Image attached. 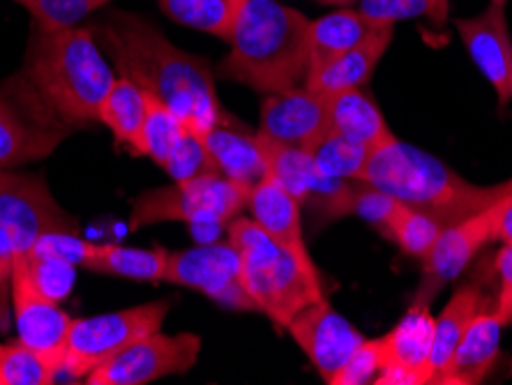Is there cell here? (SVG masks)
Here are the masks:
<instances>
[{
    "mask_svg": "<svg viewBox=\"0 0 512 385\" xmlns=\"http://www.w3.org/2000/svg\"><path fill=\"white\" fill-rule=\"evenodd\" d=\"M448 3L450 0H429V12L427 17L434 21V26L443 28L448 21Z\"/></svg>",
    "mask_w": 512,
    "mask_h": 385,
    "instance_id": "42",
    "label": "cell"
},
{
    "mask_svg": "<svg viewBox=\"0 0 512 385\" xmlns=\"http://www.w3.org/2000/svg\"><path fill=\"white\" fill-rule=\"evenodd\" d=\"M227 233L243 259L247 293L280 330H286L300 309L326 298L310 254H296L275 243L252 217H233Z\"/></svg>",
    "mask_w": 512,
    "mask_h": 385,
    "instance_id": "5",
    "label": "cell"
},
{
    "mask_svg": "<svg viewBox=\"0 0 512 385\" xmlns=\"http://www.w3.org/2000/svg\"><path fill=\"white\" fill-rule=\"evenodd\" d=\"M310 26L303 12L280 0H245L229 40L231 51L217 67V77L266 95L305 86Z\"/></svg>",
    "mask_w": 512,
    "mask_h": 385,
    "instance_id": "3",
    "label": "cell"
},
{
    "mask_svg": "<svg viewBox=\"0 0 512 385\" xmlns=\"http://www.w3.org/2000/svg\"><path fill=\"white\" fill-rule=\"evenodd\" d=\"M459 37L485 79L492 83L501 107L512 100V40L501 5H489L473 19L457 21Z\"/></svg>",
    "mask_w": 512,
    "mask_h": 385,
    "instance_id": "17",
    "label": "cell"
},
{
    "mask_svg": "<svg viewBox=\"0 0 512 385\" xmlns=\"http://www.w3.org/2000/svg\"><path fill=\"white\" fill-rule=\"evenodd\" d=\"M33 17L40 33H58V30L74 28L84 21L90 12L81 0H17Z\"/></svg>",
    "mask_w": 512,
    "mask_h": 385,
    "instance_id": "34",
    "label": "cell"
},
{
    "mask_svg": "<svg viewBox=\"0 0 512 385\" xmlns=\"http://www.w3.org/2000/svg\"><path fill=\"white\" fill-rule=\"evenodd\" d=\"M28 261V270L30 277L40 293L44 296L56 300H65L70 296L74 289V279H77V266L67 263L63 259H54V256H40V254H30L26 256Z\"/></svg>",
    "mask_w": 512,
    "mask_h": 385,
    "instance_id": "35",
    "label": "cell"
},
{
    "mask_svg": "<svg viewBox=\"0 0 512 385\" xmlns=\"http://www.w3.org/2000/svg\"><path fill=\"white\" fill-rule=\"evenodd\" d=\"M167 263L169 252L162 247L139 249L120 245H97L84 268L102 275L137 279V282H164Z\"/></svg>",
    "mask_w": 512,
    "mask_h": 385,
    "instance_id": "25",
    "label": "cell"
},
{
    "mask_svg": "<svg viewBox=\"0 0 512 385\" xmlns=\"http://www.w3.org/2000/svg\"><path fill=\"white\" fill-rule=\"evenodd\" d=\"M201 337L194 332L164 335L162 330L139 339L116 358L86 376L88 385H146L164 376L187 374L197 365Z\"/></svg>",
    "mask_w": 512,
    "mask_h": 385,
    "instance_id": "9",
    "label": "cell"
},
{
    "mask_svg": "<svg viewBox=\"0 0 512 385\" xmlns=\"http://www.w3.org/2000/svg\"><path fill=\"white\" fill-rule=\"evenodd\" d=\"M247 208L252 220L268 233L275 243L291 249L296 254H310L303 240V217H300V201L275 183V180H261L259 185L247 194Z\"/></svg>",
    "mask_w": 512,
    "mask_h": 385,
    "instance_id": "21",
    "label": "cell"
},
{
    "mask_svg": "<svg viewBox=\"0 0 512 385\" xmlns=\"http://www.w3.org/2000/svg\"><path fill=\"white\" fill-rule=\"evenodd\" d=\"M307 153L312 155L316 169H319L323 176L342 180H363L372 148L328 130L310 150H307Z\"/></svg>",
    "mask_w": 512,
    "mask_h": 385,
    "instance_id": "30",
    "label": "cell"
},
{
    "mask_svg": "<svg viewBox=\"0 0 512 385\" xmlns=\"http://www.w3.org/2000/svg\"><path fill=\"white\" fill-rule=\"evenodd\" d=\"M95 35L123 77L176 111L187 130L199 137L208 132L222 107L206 58L178 49L148 21L125 12L111 14Z\"/></svg>",
    "mask_w": 512,
    "mask_h": 385,
    "instance_id": "2",
    "label": "cell"
},
{
    "mask_svg": "<svg viewBox=\"0 0 512 385\" xmlns=\"http://www.w3.org/2000/svg\"><path fill=\"white\" fill-rule=\"evenodd\" d=\"M503 326L494 312H478L459 339L453 358L439 374L441 385H476L485 379L499 358Z\"/></svg>",
    "mask_w": 512,
    "mask_h": 385,
    "instance_id": "19",
    "label": "cell"
},
{
    "mask_svg": "<svg viewBox=\"0 0 512 385\" xmlns=\"http://www.w3.org/2000/svg\"><path fill=\"white\" fill-rule=\"evenodd\" d=\"M162 169L173 180H190L206 176V173H220L208 153L206 143H203V137L194 134L192 130H187L185 137L178 141V146L173 148V153L162 164Z\"/></svg>",
    "mask_w": 512,
    "mask_h": 385,
    "instance_id": "33",
    "label": "cell"
},
{
    "mask_svg": "<svg viewBox=\"0 0 512 385\" xmlns=\"http://www.w3.org/2000/svg\"><path fill=\"white\" fill-rule=\"evenodd\" d=\"M383 24H376L370 17H365L360 10H342L330 12L326 17L312 21L310 26V72L319 70L328 60L346 54V51L358 47L367 37L379 33ZM307 72V74H310Z\"/></svg>",
    "mask_w": 512,
    "mask_h": 385,
    "instance_id": "23",
    "label": "cell"
},
{
    "mask_svg": "<svg viewBox=\"0 0 512 385\" xmlns=\"http://www.w3.org/2000/svg\"><path fill=\"white\" fill-rule=\"evenodd\" d=\"M169 309L171 300H155L88 319H72L60 379L86 381L90 372L116 358L127 346L162 330Z\"/></svg>",
    "mask_w": 512,
    "mask_h": 385,
    "instance_id": "7",
    "label": "cell"
},
{
    "mask_svg": "<svg viewBox=\"0 0 512 385\" xmlns=\"http://www.w3.org/2000/svg\"><path fill=\"white\" fill-rule=\"evenodd\" d=\"M483 296L473 286H464L453 293L443 312L434 319V344H432V383H436L439 374L453 358L459 339L469 328L473 316L480 312Z\"/></svg>",
    "mask_w": 512,
    "mask_h": 385,
    "instance_id": "26",
    "label": "cell"
},
{
    "mask_svg": "<svg viewBox=\"0 0 512 385\" xmlns=\"http://www.w3.org/2000/svg\"><path fill=\"white\" fill-rule=\"evenodd\" d=\"M496 270H499V296H496L494 316L503 328L510 326L512 316V247L503 245L496 256Z\"/></svg>",
    "mask_w": 512,
    "mask_h": 385,
    "instance_id": "40",
    "label": "cell"
},
{
    "mask_svg": "<svg viewBox=\"0 0 512 385\" xmlns=\"http://www.w3.org/2000/svg\"><path fill=\"white\" fill-rule=\"evenodd\" d=\"M0 353H3V346H0Z\"/></svg>",
    "mask_w": 512,
    "mask_h": 385,
    "instance_id": "47",
    "label": "cell"
},
{
    "mask_svg": "<svg viewBox=\"0 0 512 385\" xmlns=\"http://www.w3.org/2000/svg\"><path fill=\"white\" fill-rule=\"evenodd\" d=\"M395 26L381 28L379 33L367 37L358 47L346 51V54L328 60L319 70L307 74L305 86L316 90L321 95H335L342 90H358L363 88L379 65V60L386 56V51L393 42Z\"/></svg>",
    "mask_w": 512,
    "mask_h": 385,
    "instance_id": "20",
    "label": "cell"
},
{
    "mask_svg": "<svg viewBox=\"0 0 512 385\" xmlns=\"http://www.w3.org/2000/svg\"><path fill=\"white\" fill-rule=\"evenodd\" d=\"M116 79L95 30L74 26L58 33H33L24 70L7 83L30 111L74 132L100 123V107Z\"/></svg>",
    "mask_w": 512,
    "mask_h": 385,
    "instance_id": "1",
    "label": "cell"
},
{
    "mask_svg": "<svg viewBox=\"0 0 512 385\" xmlns=\"http://www.w3.org/2000/svg\"><path fill=\"white\" fill-rule=\"evenodd\" d=\"M286 330L328 385L353 351L365 342L356 326L337 314L326 298L300 309Z\"/></svg>",
    "mask_w": 512,
    "mask_h": 385,
    "instance_id": "11",
    "label": "cell"
},
{
    "mask_svg": "<svg viewBox=\"0 0 512 385\" xmlns=\"http://www.w3.org/2000/svg\"><path fill=\"white\" fill-rule=\"evenodd\" d=\"M14 240L3 226H0V326H5L7 316V286H12V268H14Z\"/></svg>",
    "mask_w": 512,
    "mask_h": 385,
    "instance_id": "41",
    "label": "cell"
},
{
    "mask_svg": "<svg viewBox=\"0 0 512 385\" xmlns=\"http://www.w3.org/2000/svg\"><path fill=\"white\" fill-rule=\"evenodd\" d=\"M245 0H160L169 19L229 42Z\"/></svg>",
    "mask_w": 512,
    "mask_h": 385,
    "instance_id": "29",
    "label": "cell"
},
{
    "mask_svg": "<svg viewBox=\"0 0 512 385\" xmlns=\"http://www.w3.org/2000/svg\"><path fill=\"white\" fill-rule=\"evenodd\" d=\"M148 113L146 123L141 130V150L139 155L150 157L157 166H162L169 160L173 148L178 146V141L185 137L187 125L180 120V116L167 104L157 100V97L148 95Z\"/></svg>",
    "mask_w": 512,
    "mask_h": 385,
    "instance_id": "31",
    "label": "cell"
},
{
    "mask_svg": "<svg viewBox=\"0 0 512 385\" xmlns=\"http://www.w3.org/2000/svg\"><path fill=\"white\" fill-rule=\"evenodd\" d=\"M65 353L33 349L17 339L0 353V385H51L60 379Z\"/></svg>",
    "mask_w": 512,
    "mask_h": 385,
    "instance_id": "28",
    "label": "cell"
},
{
    "mask_svg": "<svg viewBox=\"0 0 512 385\" xmlns=\"http://www.w3.org/2000/svg\"><path fill=\"white\" fill-rule=\"evenodd\" d=\"M383 346L381 339H365L363 344L353 351V356L344 362L340 372L333 376L330 385H365L374 383L383 369Z\"/></svg>",
    "mask_w": 512,
    "mask_h": 385,
    "instance_id": "37",
    "label": "cell"
},
{
    "mask_svg": "<svg viewBox=\"0 0 512 385\" xmlns=\"http://www.w3.org/2000/svg\"><path fill=\"white\" fill-rule=\"evenodd\" d=\"M399 201L395 196L376 190V187L358 180L356 183V199H353V215L363 217L367 224H372L381 236L390 238V226H393Z\"/></svg>",
    "mask_w": 512,
    "mask_h": 385,
    "instance_id": "36",
    "label": "cell"
},
{
    "mask_svg": "<svg viewBox=\"0 0 512 385\" xmlns=\"http://www.w3.org/2000/svg\"><path fill=\"white\" fill-rule=\"evenodd\" d=\"M434 316L429 305H413L404 319L381 337L383 369L376 385H425L432 383Z\"/></svg>",
    "mask_w": 512,
    "mask_h": 385,
    "instance_id": "12",
    "label": "cell"
},
{
    "mask_svg": "<svg viewBox=\"0 0 512 385\" xmlns=\"http://www.w3.org/2000/svg\"><path fill=\"white\" fill-rule=\"evenodd\" d=\"M492 5H501L503 7V5H506V0H492Z\"/></svg>",
    "mask_w": 512,
    "mask_h": 385,
    "instance_id": "46",
    "label": "cell"
},
{
    "mask_svg": "<svg viewBox=\"0 0 512 385\" xmlns=\"http://www.w3.org/2000/svg\"><path fill=\"white\" fill-rule=\"evenodd\" d=\"M70 134L30 111L10 83L0 86V169L44 160Z\"/></svg>",
    "mask_w": 512,
    "mask_h": 385,
    "instance_id": "15",
    "label": "cell"
},
{
    "mask_svg": "<svg viewBox=\"0 0 512 385\" xmlns=\"http://www.w3.org/2000/svg\"><path fill=\"white\" fill-rule=\"evenodd\" d=\"M203 143H206L217 171L243 190L250 192L261 180L268 178L259 132L250 130L243 120L233 118L224 109H220L215 123L203 134Z\"/></svg>",
    "mask_w": 512,
    "mask_h": 385,
    "instance_id": "18",
    "label": "cell"
},
{
    "mask_svg": "<svg viewBox=\"0 0 512 385\" xmlns=\"http://www.w3.org/2000/svg\"><path fill=\"white\" fill-rule=\"evenodd\" d=\"M12 309L17 335L24 344L40 351L65 353L67 335L72 328V316L40 293L30 277L26 256H14L12 268Z\"/></svg>",
    "mask_w": 512,
    "mask_h": 385,
    "instance_id": "14",
    "label": "cell"
},
{
    "mask_svg": "<svg viewBox=\"0 0 512 385\" xmlns=\"http://www.w3.org/2000/svg\"><path fill=\"white\" fill-rule=\"evenodd\" d=\"M259 141L263 157H266L268 178L284 187L293 199L300 201V206H305L307 196L312 194L316 178H319V169H316L312 155L303 148L286 146V143L273 141L263 134H259Z\"/></svg>",
    "mask_w": 512,
    "mask_h": 385,
    "instance_id": "27",
    "label": "cell"
},
{
    "mask_svg": "<svg viewBox=\"0 0 512 385\" xmlns=\"http://www.w3.org/2000/svg\"><path fill=\"white\" fill-rule=\"evenodd\" d=\"M81 3L84 5H88L90 10H100V7H104V5H109V3H114V0H81Z\"/></svg>",
    "mask_w": 512,
    "mask_h": 385,
    "instance_id": "45",
    "label": "cell"
},
{
    "mask_svg": "<svg viewBox=\"0 0 512 385\" xmlns=\"http://www.w3.org/2000/svg\"><path fill=\"white\" fill-rule=\"evenodd\" d=\"M164 282L201 291L215 303L243 312H259L243 282V259L240 252L227 243H208L192 249L169 252Z\"/></svg>",
    "mask_w": 512,
    "mask_h": 385,
    "instance_id": "10",
    "label": "cell"
},
{
    "mask_svg": "<svg viewBox=\"0 0 512 385\" xmlns=\"http://www.w3.org/2000/svg\"><path fill=\"white\" fill-rule=\"evenodd\" d=\"M510 206L512 192L485 210H480V213L466 217V220L453 226H446L439 240H436L434 247L429 249V254L423 259L425 275L434 279L436 284L455 279L489 240L499 238L503 215L508 213Z\"/></svg>",
    "mask_w": 512,
    "mask_h": 385,
    "instance_id": "16",
    "label": "cell"
},
{
    "mask_svg": "<svg viewBox=\"0 0 512 385\" xmlns=\"http://www.w3.org/2000/svg\"><path fill=\"white\" fill-rule=\"evenodd\" d=\"M363 183L432 217L443 229L480 213L512 192V178L499 185H473L434 155L399 139L372 150Z\"/></svg>",
    "mask_w": 512,
    "mask_h": 385,
    "instance_id": "4",
    "label": "cell"
},
{
    "mask_svg": "<svg viewBox=\"0 0 512 385\" xmlns=\"http://www.w3.org/2000/svg\"><path fill=\"white\" fill-rule=\"evenodd\" d=\"M499 238L503 240V245H510L512 247V206L508 208V213L503 215V222H501V229H499Z\"/></svg>",
    "mask_w": 512,
    "mask_h": 385,
    "instance_id": "43",
    "label": "cell"
},
{
    "mask_svg": "<svg viewBox=\"0 0 512 385\" xmlns=\"http://www.w3.org/2000/svg\"><path fill=\"white\" fill-rule=\"evenodd\" d=\"M0 226L14 240V256H28L49 231L79 233V222L60 208L40 176L7 169H0Z\"/></svg>",
    "mask_w": 512,
    "mask_h": 385,
    "instance_id": "8",
    "label": "cell"
},
{
    "mask_svg": "<svg viewBox=\"0 0 512 385\" xmlns=\"http://www.w3.org/2000/svg\"><path fill=\"white\" fill-rule=\"evenodd\" d=\"M247 194L250 192L222 173L173 180V185L143 192L132 203L130 231L162 222H185L203 231H222L247 208Z\"/></svg>",
    "mask_w": 512,
    "mask_h": 385,
    "instance_id": "6",
    "label": "cell"
},
{
    "mask_svg": "<svg viewBox=\"0 0 512 385\" xmlns=\"http://www.w3.org/2000/svg\"><path fill=\"white\" fill-rule=\"evenodd\" d=\"M328 125L330 130L342 137L365 143V146L381 148L397 139L381 116L376 104L358 90H342V93L328 95Z\"/></svg>",
    "mask_w": 512,
    "mask_h": 385,
    "instance_id": "22",
    "label": "cell"
},
{
    "mask_svg": "<svg viewBox=\"0 0 512 385\" xmlns=\"http://www.w3.org/2000/svg\"><path fill=\"white\" fill-rule=\"evenodd\" d=\"M441 231L443 226L439 222L418 213V210L404 206V203L399 201L393 226H390V240H395L409 256L425 259L429 249H432L436 240H439Z\"/></svg>",
    "mask_w": 512,
    "mask_h": 385,
    "instance_id": "32",
    "label": "cell"
},
{
    "mask_svg": "<svg viewBox=\"0 0 512 385\" xmlns=\"http://www.w3.org/2000/svg\"><path fill=\"white\" fill-rule=\"evenodd\" d=\"M148 113V97L143 90L120 74L114 86H111L109 95L104 97L100 107V123L107 125L118 143H123L139 155L141 150V130L146 123Z\"/></svg>",
    "mask_w": 512,
    "mask_h": 385,
    "instance_id": "24",
    "label": "cell"
},
{
    "mask_svg": "<svg viewBox=\"0 0 512 385\" xmlns=\"http://www.w3.org/2000/svg\"><path fill=\"white\" fill-rule=\"evenodd\" d=\"M328 130V95L307 86L270 93L261 104L259 134L273 141L310 150Z\"/></svg>",
    "mask_w": 512,
    "mask_h": 385,
    "instance_id": "13",
    "label": "cell"
},
{
    "mask_svg": "<svg viewBox=\"0 0 512 385\" xmlns=\"http://www.w3.org/2000/svg\"><path fill=\"white\" fill-rule=\"evenodd\" d=\"M314 3L319 5H335V7H346V5H353V3H360V0H314Z\"/></svg>",
    "mask_w": 512,
    "mask_h": 385,
    "instance_id": "44",
    "label": "cell"
},
{
    "mask_svg": "<svg viewBox=\"0 0 512 385\" xmlns=\"http://www.w3.org/2000/svg\"><path fill=\"white\" fill-rule=\"evenodd\" d=\"M358 10L376 24L395 26L402 19L427 17L429 0H360Z\"/></svg>",
    "mask_w": 512,
    "mask_h": 385,
    "instance_id": "39",
    "label": "cell"
},
{
    "mask_svg": "<svg viewBox=\"0 0 512 385\" xmlns=\"http://www.w3.org/2000/svg\"><path fill=\"white\" fill-rule=\"evenodd\" d=\"M510 326H512V316H510Z\"/></svg>",
    "mask_w": 512,
    "mask_h": 385,
    "instance_id": "48",
    "label": "cell"
},
{
    "mask_svg": "<svg viewBox=\"0 0 512 385\" xmlns=\"http://www.w3.org/2000/svg\"><path fill=\"white\" fill-rule=\"evenodd\" d=\"M97 249L95 243L84 240L79 233H65V231H49L37 238V243L30 249V254L40 256H54V259H63L72 266L84 268L86 261L93 256ZM28 254V256H30Z\"/></svg>",
    "mask_w": 512,
    "mask_h": 385,
    "instance_id": "38",
    "label": "cell"
}]
</instances>
